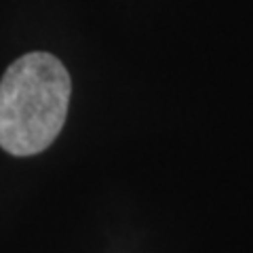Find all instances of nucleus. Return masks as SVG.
Instances as JSON below:
<instances>
[{
    "label": "nucleus",
    "mask_w": 253,
    "mask_h": 253,
    "mask_svg": "<svg viewBox=\"0 0 253 253\" xmlns=\"http://www.w3.org/2000/svg\"><path fill=\"white\" fill-rule=\"evenodd\" d=\"M68 70L51 53H28L0 81V148L32 156L49 148L68 116Z\"/></svg>",
    "instance_id": "nucleus-1"
}]
</instances>
